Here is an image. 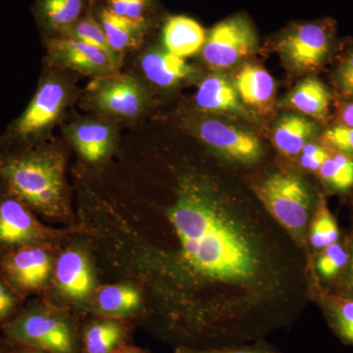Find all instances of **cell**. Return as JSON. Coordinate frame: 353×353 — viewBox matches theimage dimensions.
Returning a JSON list of instances; mask_svg holds the SVG:
<instances>
[{"mask_svg":"<svg viewBox=\"0 0 353 353\" xmlns=\"http://www.w3.org/2000/svg\"><path fill=\"white\" fill-rule=\"evenodd\" d=\"M171 181L161 197L87 192L75 226L95 261L138 285L181 345L256 343L296 322L309 299L301 245L217 176L185 167Z\"/></svg>","mask_w":353,"mask_h":353,"instance_id":"cell-1","label":"cell"},{"mask_svg":"<svg viewBox=\"0 0 353 353\" xmlns=\"http://www.w3.org/2000/svg\"><path fill=\"white\" fill-rule=\"evenodd\" d=\"M65 167L63 153L52 145L0 152V185L34 213L74 223Z\"/></svg>","mask_w":353,"mask_h":353,"instance_id":"cell-2","label":"cell"},{"mask_svg":"<svg viewBox=\"0 0 353 353\" xmlns=\"http://www.w3.org/2000/svg\"><path fill=\"white\" fill-rule=\"evenodd\" d=\"M12 345L48 353H78L81 345L73 323L48 303H32L1 326Z\"/></svg>","mask_w":353,"mask_h":353,"instance_id":"cell-3","label":"cell"},{"mask_svg":"<svg viewBox=\"0 0 353 353\" xmlns=\"http://www.w3.org/2000/svg\"><path fill=\"white\" fill-rule=\"evenodd\" d=\"M69 99L68 85L62 79L43 78L24 112L0 138V152L24 150L41 143L64 112Z\"/></svg>","mask_w":353,"mask_h":353,"instance_id":"cell-4","label":"cell"},{"mask_svg":"<svg viewBox=\"0 0 353 353\" xmlns=\"http://www.w3.org/2000/svg\"><path fill=\"white\" fill-rule=\"evenodd\" d=\"M255 196L276 222L299 243L312 215V194L301 176L279 172L253 189Z\"/></svg>","mask_w":353,"mask_h":353,"instance_id":"cell-5","label":"cell"},{"mask_svg":"<svg viewBox=\"0 0 353 353\" xmlns=\"http://www.w3.org/2000/svg\"><path fill=\"white\" fill-rule=\"evenodd\" d=\"M77 234L76 226L67 230L46 226L25 202L0 185V253L27 245H55Z\"/></svg>","mask_w":353,"mask_h":353,"instance_id":"cell-6","label":"cell"},{"mask_svg":"<svg viewBox=\"0 0 353 353\" xmlns=\"http://www.w3.org/2000/svg\"><path fill=\"white\" fill-rule=\"evenodd\" d=\"M88 108L111 119H136L145 110V88L134 77L119 72L95 77L85 88Z\"/></svg>","mask_w":353,"mask_h":353,"instance_id":"cell-7","label":"cell"},{"mask_svg":"<svg viewBox=\"0 0 353 353\" xmlns=\"http://www.w3.org/2000/svg\"><path fill=\"white\" fill-rule=\"evenodd\" d=\"M52 245H32L0 253V272L20 296L43 292L52 282Z\"/></svg>","mask_w":353,"mask_h":353,"instance_id":"cell-8","label":"cell"},{"mask_svg":"<svg viewBox=\"0 0 353 353\" xmlns=\"http://www.w3.org/2000/svg\"><path fill=\"white\" fill-rule=\"evenodd\" d=\"M256 41L250 21L234 16L212 28L202 48V57L211 68H231L255 50Z\"/></svg>","mask_w":353,"mask_h":353,"instance_id":"cell-9","label":"cell"},{"mask_svg":"<svg viewBox=\"0 0 353 353\" xmlns=\"http://www.w3.org/2000/svg\"><path fill=\"white\" fill-rule=\"evenodd\" d=\"M333 34L330 21L294 25L281 37L279 50L294 68L314 71L326 59Z\"/></svg>","mask_w":353,"mask_h":353,"instance_id":"cell-10","label":"cell"},{"mask_svg":"<svg viewBox=\"0 0 353 353\" xmlns=\"http://www.w3.org/2000/svg\"><path fill=\"white\" fill-rule=\"evenodd\" d=\"M52 279L57 294L76 306H88L97 289L94 261L82 246L72 245L61 250L54 260Z\"/></svg>","mask_w":353,"mask_h":353,"instance_id":"cell-11","label":"cell"},{"mask_svg":"<svg viewBox=\"0 0 353 353\" xmlns=\"http://www.w3.org/2000/svg\"><path fill=\"white\" fill-rule=\"evenodd\" d=\"M46 50L51 63L82 75L95 78L114 73L119 68V64L105 51L68 37L48 39Z\"/></svg>","mask_w":353,"mask_h":353,"instance_id":"cell-12","label":"cell"},{"mask_svg":"<svg viewBox=\"0 0 353 353\" xmlns=\"http://www.w3.org/2000/svg\"><path fill=\"white\" fill-rule=\"evenodd\" d=\"M197 132L206 145L236 163L254 164L263 155V148L255 134L222 121H202Z\"/></svg>","mask_w":353,"mask_h":353,"instance_id":"cell-13","label":"cell"},{"mask_svg":"<svg viewBox=\"0 0 353 353\" xmlns=\"http://www.w3.org/2000/svg\"><path fill=\"white\" fill-rule=\"evenodd\" d=\"M66 134L77 152L88 164L103 163L115 148V127L108 120L77 121L67 128Z\"/></svg>","mask_w":353,"mask_h":353,"instance_id":"cell-14","label":"cell"},{"mask_svg":"<svg viewBox=\"0 0 353 353\" xmlns=\"http://www.w3.org/2000/svg\"><path fill=\"white\" fill-rule=\"evenodd\" d=\"M145 299L138 285L130 281L97 285L88 306L101 317L125 319L145 307Z\"/></svg>","mask_w":353,"mask_h":353,"instance_id":"cell-15","label":"cell"},{"mask_svg":"<svg viewBox=\"0 0 353 353\" xmlns=\"http://www.w3.org/2000/svg\"><path fill=\"white\" fill-rule=\"evenodd\" d=\"M196 104L205 112L226 114L252 120L234 83L223 76L211 75L202 81L197 88Z\"/></svg>","mask_w":353,"mask_h":353,"instance_id":"cell-16","label":"cell"},{"mask_svg":"<svg viewBox=\"0 0 353 353\" xmlns=\"http://www.w3.org/2000/svg\"><path fill=\"white\" fill-rule=\"evenodd\" d=\"M234 88L245 108L266 112L273 103L275 83L259 65L245 64L236 73Z\"/></svg>","mask_w":353,"mask_h":353,"instance_id":"cell-17","label":"cell"},{"mask_svg":"<svg viewBox=\"0 0 353 353\" xmlns=\"http://www.w3.org/2000/svg\"><path fill=\"white\" fill-rule=\"evenodd\" d=\"M141 68L145 78L160 88L174 87L194 73V69L183 58L166 50H152L145 52L141 59Z\"/></svg>","mask_w":353,"mask_h":353,"instance_id":"cell-18","label":"cell"},{"mask_svg":"<svg viewBox=\"0 0 353 353\" xmlns=\"http://www.w3.org/2000/svg\"><path fill=\"white\" fill-rule=\"evenodd\" d=\"M206 37L202 26L185 16L169 18L163 28L165 50L183 59L202 50Z\"/></svg>","mask_w":353,"mask_h":353,"instance_id":"cell-19","label":"cell"},{"mask_svg":"<svg viewBox=\"0 0 353 353\" xmlns=\"http://www.w3.org/2000/svg\"><path fill=\"white\" fill-rule=\"evenodd\" d=\"M129 328L123 320L101 317L83 330L80 353H112L125 345Z\"/></svg>","mask_w":353,"mask_h":353,"instance_id":"cell-20","label":"cell"},{"mask_svg":"<svg viewBox=\"0 0 353 353\" xmlns=\"http://www.w3.org/2000/svg\"><path fill=\"white\" fill-rule=\"evenodd\" d=\"M99 23L105 32L109 46L120 60L125 53L136 50L141 44L145 22L127 19L105 8L99 15Z\"/></svg>","mask_w":353,"mask_h":353,"instance_id":"cell-21","label":"cell"},{"mask_svg":"<svg viewBox=\"0 0 353 353\" xmlns=\"http://www.w3.org/2000/svg\"><path fill=\"white\" fill-rule=\"evenodd\" d=\"M316 132V124L299 115L281 118L273 131V143L279 152L287 157L299 155Z\"/></svg>","mask_w":353,"mask_h":353,"instance_id":"cell-22","label":"cell"},{"mask_svg":"<svg viewBox=\"0 0 353 353\" xmlns=\"http://www.w3.org/2000/svg\"><path fill=\"white\" fill-rule=\"evenodd\" d=\"M83 2L85 0H38L37 16L46 31L61 36L82 18Z\"/></svg>","mask_w":353,"mask_h":353,"instance_id":"cell-23","label":"cell"},{"mask_svg":"<svg viewBox=\"0 0 353 353\" xmlns=\"http://www.w3.org/2000/svg\"><path fill=\"white\" fill-rule=\"evenodd\" d=\"M331 94L324 83L316 79L299 83L288 99V103L299 112L315 119H325L329 112Z\"/></svg>","mask_w":353,"mask_h":353,"instance_id":"cell-24","label":"cell"},{"mask_svg":"<svg viewBox=\"0 0 353 353\" xmlns=\"http://www.w3.org/2000/svg\"><path fill=\"white\" fill-rule=\"evenodd\" d=\"M322 306L330 326L347 345H353V297L323 294Z\"/></svg>","mask_w":353,"mask_h":353,"instance_id":"cell-25","label":"cell"},{"mask_svg":"<svg viewBox=\"0 0 353 353\" xmlns=\"http://www.w3.org/2000/svg\"><path fill=\"white\" fill-rule=\"evenodd\" d=\"M308 238L310 245L318 252L341 240L338 223L323 196H319L311 218Z\"/></svg>","mask_w":353,"mask_h":353,"instance_id":"cell-26","label":"cell"},{"mask_svg":"<svg viewBox=\"0 0 353 353\" xmlns=\"http://www.w3.org/2000/svg\"><path fill=\"white\" fill-rule=\"evenodd\" d=\"M327 187L338 192L353 189V157L336 152L330 154L317 172Z\"/></svg>","mask_w":353,"mask_h":353,"instance_id":"cell-27","label":"cell"},{"mask_svg":"<svg viewBox=\"0 0 353 353\" xmlns=\"http://www.w3.org/2000/svg\"><path fill=\"white\" fill-rule=\"evenodd\" d=\"M350 243L338 241L318 252L315 259V270L326 282L343 277L350 262Z\"/></svg>","mask_w":353,"mask_h":353,"instance_id":"cell-28","label":"cell"},{"mask_svg":"<svg viewBox=\"0 0 353 353\" xmlns=\"http://www.w3.org/2000/svg\"><path fill=\"white\" fill-rule=\"evenodd\" d=\"M60 37H68V38L79 39L83 43L95 46L99 50L105 51L109 57L113 58L118 64L121 63V60L109 46L105 32H104L101 23L94 18H81L75 25L72 26Z\"/></svg>","mask_w":353,"mask_h":353,"instance_id":"cell-29","label":"cell"},{"mask_svg":"<svg viewBox=\"0 0 353 353\" xmlns=\"http://www.w3.org/2000/svg\"><path fill=\"white\" fill-rule=\"evenodd\" d=\"M176 353H280L265 341L245 345H226L218 347H192L180 345Z\"/></svg>","mask_w":353,"mask_h":353,"instance_id":"cell-30","label":"cell"},{"mask_svg":"<svg viewBox=\"0 0 353 353\" xmlns=\"http://www.w3.org/2000/svg\"><path fill=\"white\" fill-rule=\"evenodd\" d=\"M24 297L20 296L0 272V327L20 312Z\"/></svg>","mask_w":353,"mask_h":353,"instance_id":"cell-31","label":"cell"},{"mask_svg":"<svg viewBox=\"0 0 353 353\" xmlns=\"http://www.w3.org/2000/svg\"><path fill=\"white\" fill-rule=\"evenodd\" d=\"M323 139L336 152L353 157V128L345 125L331 128L324 132Z\"/></svg>","mask_w":353,"mask_h":353,"instance_id":"cell-32","label":"cell"},{"mask_svg":"<svg viewBox=\"0 0 353 353\" xmlns=\"http://www.w3.org/2000/svg\"><path fill=\"white\" fill-rule=\"evenodd\" d=\"M109 10L127 19L145 23L148 0H108Z\"/></svg>","mask_w":353,"mask_h":353,"instance_id":"cell-33","label":"cell"},{"mask_svg":"<svg viewBox=\"0 0 353 353\" xmlns=\"http://www.w3.org/2000/svg\"><path fill=\"white\" fill-rule=\"evenodd\" d=\"M330 154L331 153L324 146L317 143H307L299 153L301 155L299 161L301 167L305 170L318 172Z\"/></svg>","mask_w":353,"mask_h":353,"instance_id":"cell-34","label":"cell"},{"mask_svg":"<svg viewBox=\"0 0 353 353\" xmlns=\"http://www.w3.org/2000/svg\"><path fill=\"white\" fill-rule=\"evenodd\" d=\"M336 81L341 94L347 97H353V51L339 67Z\"/></svg>","mask_w":353,"mask_h":353,"instance_id":"cell-35","label":"cell"},{"mask_svg":"<svg viewBox=\"0 0 353 353\" xmlns=\"http://www.w3.org/2000/svg\"><path fill=\"white\" fill-rule=\"evenodd\" d=\"M350 243V262L347 267L345 274L340 280L341 294L353 297V238L348 241Z\"/></svg>","mask_w":353,"mask_h":353,"instance_id":"cell-36","label":"cell"},{"mask_svg":"<svg viewBox=\"0 0 353 353\" xmlns=\"http://www.w3.org/2000/svg\"><path fill=\"white\" fill-rule=\"evenodd\" d=\"M341 122L345 126L353 128V103L348 104L341 114Z\"/></svg>","mask_w":353,"mask_h":353,"instance_id":"cell-37","label":"cell"},{"mask_svg":"<svg viewBox=\"0 0 353 353\" xmlns=\"http://www.w3.org/2000/svg\"><path fill=\"white\" fill-rule=\"evenodd\" d=\"M112 353H148L145 350L141 348L132 347V345H121L117 350H114Z\"/></svg>","mask_w":353,"mask_h":353,"instance_id":"cell-38","label":"cell"},{"mask_svg":"<svg viewBox=\"0 0 353 353\" xmlns=\"http://www.w3.org/2000/svg\"><path fill=\"white\" fill-rule=\"evenodd\" d=\"M10 353H48L36 350V348L11 345Z\"/></svg>","mask_w":353,"mask_h":353,"instance_id":"cell-39","label":"cell"},{"mask_svg":"<svg viewBox=\"0 0 353 353\" xmlns=\"http://www.w3.org/2000/svg\"><path fill=\"white\" fill-rule=\"evenodd\" d=\"M11 345L3 339L0 340V353H10Z\"/></svg>","mask_w":353,"mask_h":353,"instance_id":"cell-40","label":"cell"}]
</instances>
